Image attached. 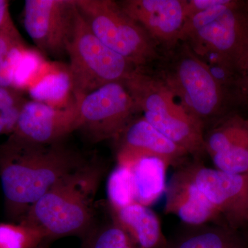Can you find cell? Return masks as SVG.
<instances>
[{
  "instance_id": "cell-1",
  "label": "cell",
  "mask_w": 248,
  "mask_h": 248,
  "mask_svg": "<svg viewBox=\"0 0 248 248\" xmlns=\"http://www.w3.org/2000/svg\"><path fill=\"white\" fill-rule=\"evenodd\" d=\"M87 163L62 142L36 144L9 138L0 145V180L8 215L19 223L42 196Z\"/></svg>"
},
{
  "instance_id": "cell-2",
  "label": "cell",
  "mask_w": 248,
  "mask_h": 248,
  "mask_svg": "<svg viewBox=\"0 0 248 248\" xmlns=\"http://www.w3.org/2000/svg\"><path fill=\"white\" fill-rule=\"evenodd\" d=\"M180 42L208 66L218 67L236 79L248 61V1L221 0L187 17Z\"/></svg>"
},
{
  "instance_id": "cell-3",
  "label": "cell",
  "mask_w": 248,
  "mask_h": 248,
  "mask_svg": "<svg viewBox=\"0 0 248 248\" xmlns=\"http://www.w3.org/2000/svg\"><path fill=\"white\" fill-rule=\"evenodd\" d=\"M103 173L102 166L88 162L42 196L19 223L37 228L45 239L86 235Z\"/></svg>"
},
{
  "instance_id": "cell-4",
  "label": "cell",
  "mask_w": 248,
  "mask_h": 248,
  "mask_svg": "<svg viewBox=\"0 0 248 248\" xmlns=\"http://www.w3.org/2000/svg\"><path fill=\"white\" fill-rule=\"evenodd\" d=\"M159 61L161 64L156 76L203 126L205 122L225 117L228 109L234 107L228 90L186 44L179 42L165 52Z\"/></svg>"
},
{
  "instance_id": "cell-5",
  "label": "cell",
  "mask_w": 248,
  "mask_h": 248,
  "mask_svg": "<svg viewBox=\"0 0 248 248\" xmlns=\"http://www.w3.org/2000/svg\"><path fill=\"white\" fill-rule=\"evenodd\" d=\"M124 84L139 112L160 133L187 152H205L203 124L191 115L156 75L136 68Z\"/></svg>"
},
{
  "instance_id": "cell-6",
  "label": "cell",
  "mask_w": 248,
  "mask_h": 248,
  "mask_svg": "<svg viewBox=\"0 0 248 248\" xmlns=\"http://www.w3.org/2000/svg\"><path fill=\"white\" fill-rule=\"evenodd\" d=\"M78 9V8H77ZM73 99L112 82H124L137 68L94 35L78 10L76 29L67 49Z\"/></svg>"
},
{
  "instance_id": "cell-7",
  "label": "cell",
  "mask_w": 248,
  "mask_h": 248,
  "mask_svg": "<svg viewBox=\"0 0 248 248\" xmlns=\"http://www.w3.org/2000/svg\"><path fill=\"white\" fill-rule=\"evenodd\" d=\"M79 14L104 45L138 68L159 61V47L113 0H76Z\"/></svg>"
},
{
  "instance_id": "cell-8",
  "label": "cell",
  "mask_w": 248,
  "mask_h": 248,
  "mask_svg": "<svg viewBox=\"0 0 248 248\" xmlns=\"http://www.w3.org/2000/svg\"><path fill=\"white\" fill-rule=\"evenodd\" d=\"M79 129L93 142L118 140L139 112L124 82H112L76 101Z\"/></svg>"
},
{
  "instance_id": "cell-9",
  "label": "cell",
  "mask_w": 248,
  "mask_h": 248,
  "mask_svg": "<svg viewBox=\"0 0 248 248\" xmlns=\"http://www.w3.org/2000/svg\"><path fill=\"white\" fill-rule=\"evenodd\" d=\"M78 16L76 0H27L24 27L41 53L53 58L67 56Z\"/></svg>"
},
{
  "instance_id": "cell-10",
  "label": "cell",
  "mask_w": 248,
  "mask_h": 248,
  "mask_svg": "<svg viewBox=\"0 0 248 248\" xmlns=\"http://www.w3.org/2000/svg\"><path fill=\"white\" fill-rule=\"evenodd\" d=\"M229 228L248 223V174H232L203 166L186 169Z\"/></svg>"
},
{
  "instance_id": "cell-11",
  "label": "cell",
  "mask_w": 248,
  "mask_h": 248,
  "mask_svg": "<svg viewBox=\"0 0 248 248\" xmlns=\"http://www.w3.org/2000/svg\"><path fill=\"white\" fill-rule=\"evenodd\" d=\"M78 129L79 108L76 100L59 108L32 99L24 104L9 138L36 144H53Z\"/></svg>"
},
{
  "instance_id": "cell-12",
  "label": "cell",
  "mask_w": 248,
  "mask_h": 248,
  "mask_svg": "<svg viewBox=\"0 0 248 248\" xmlns=\"http://www.w3.org/2000/svg\"><path fill=\"white\" fill-rule=\"evenodd\" d=\"M118 3L164 53L180 42L186 20V0H123Z\"/></svg>"
},
{
  "instance_id": "cell-13",
  "label": "cell",
  "mask_w": 248,
  "mask_h": 248,
  "mask_svg": "<svg viewBox=\"0 0 248 248\" xmlns=\"http://www.w3.org/2000/svg\"><path fill=\"white\" fill-rule=\"evenodd\" d=\"M223 119L205 137V151L215 169L248 174V120L236 114Z\"/></svg>"
},
{
  "instance_id": "cell-14",
  "label": "cell",
  "mask_w": 248,
  "mask_h": 248,
  "mask_svg": "<svg viewBox=\"0 0 248 248\" xmlns=\"http://www.w3.org/2000/svg\"><path fill=\"white\" fill-rule=\"evenodd\" d=\"M118 140L117 163L130 169L142 158L158 157L171 165L187 155L143 117L133 120Z\"/></svg>"
},
{
  "instance_id": "cell-15",
  "label": "cell",
  "mask_w": 248,
  "mask_h": 248,
  "mask_svg": "<svg viewBox=\"0 0 248 248\" xmlns=\"http://www.w3.org/2000/svg\"><path fill=\"white\" fill-rule=\"evenodd\" d=\"M165 213L191 226H203L222 217L192 180L186 170L176 173L166 187Z\"/></svg>"
},
{
  "instance_id": "cell-16",
  "label": "cell",
  "mask_w": 248,
  "mask_h": 248,
  "mask_svg": "<svg viewBox=\"0 0 248 248\" xmlns=\"http://www.w3.org/2000/svg\"><path fill=\"white\" fill-rule=\"evenodd\" d=\"M110 216L122 228L133 248H165L166 239L159 217L141 204L133 203L120 209L110 208Z\"/></svg>"
},
{
  "instance_id": "cell-17",
  "label": "cell",
  "mask_w": 248,
  "mask_h": 248,
  "mask_svg": "<svg viewBox=\"0 0 248 248\" xmlns=\"http://www.w3.org/2000/svg\"><path fill=\"white\" fill-rule=\"evenodd\" d=\"M170 165L158 157H144L132 168L135 202L149 207L166 192Z\"/></svg>"
},
{
  "instance_id": "cell-18",
  "label": "cell",
  "mask_w": 248,
  "mask_h": 248,
  "mask_svg": "<svg viewBox=\"0 0 248 248\" xmlns=\"http://www.w3.org/2000/svg\"><path fill=\"white\" fill-rule=\"evenodd\" d=\"M32 100L45 103L55 107H64L71 93V79L68 67H47L46 64L28 87Z\"/></svg>"
},
{
  "instance_id": "cell-19",
  "label": "cell",
  "mask_w": 248,
  "mask_h": 248,
  "mask_svg": "<svg viewBox=\"0 0 248 248\" xmlns=\"http://www.w3.org/2000/svg\"><path fill=\"white\" fill-rule=\"evenodd\" d=\"M198 227L199 231L183 238L174 248H246L231 228Z\"/></svg>"
},
{
  "instance_id": "cell-20",
  "label": "cell",
  "mask_w": 248,
  "mask_h": 248,
  "mask_svg": "<svg viewBox=\"0 0 248 248\" xmlns=\"http://www.w3.org/2000/svg\"><path fill=\"white\" fill-rule=\"evenodd\" d=\"M27 48L15 25L0 30V86L12 87L15 69Z\"/></svg>"
},
{
  "instance_id": "cell-21",
  "label": "cell",
  "mask_w": 248,
  "mask_h": 248,
  "mask_svg": "<svg viewBox=\"0 0 248 248\" xmlns=\"http://www.w3.org/2000/svg\"><path fill=\"white\" fill-rule=\"evenodd\" d=\"M107 193L110 208L120 209L135 203L131 169L118 165L109 176Z\"/></svg>"
},
{
  "instance_id": "cell-22",
  "label": "cell",
  "mask_w": 248,
  "mask_h": 248,
  "mask_svg": "<svg viewBox=\"0 0 248 248\" xmlns=\"http://www.w3.org/2000/svg\"><path fill=\"white\" fill-rule=\"evenodd\" d=\"M45 240L37 228L18 223H0V248H37Z\"/></svg>"
},
{
  "instance_id": "cell-23",
  "label": "cell",
  "mask_w": 248,
  "mask_h": 248,
  "mask_svg": "<svg viewBox=\"0 0 248 248\" xmlns=\"http://www.w3.org/2000/svg\"><path fill=\"white\" fill-rule=\"evenodd\" d=\"M83 248H133L130 239L113 218L107 224L91 230Z\"/></svg>"
},
{
  "instance_id": "cell-24",
  "label": "cell",
  "mask_w": 248,
  "mask_h": 248,
  "mask_svg": "<svg viewBox=\"0 0 248 248\" xmlns=\"http://www.w3.org/2000/svg\"><path fill=\"white\" fill-rule=\"evenodd\" d=\"M45 65L39 53L27 48L15 69L12 88L19 91L27 89Z\"/></svg>"
},
{
  "instance_id": "cell-25",
  "label": "cell",
  "mask_w": 248,
  "mask_h": 248,
  "mask_svg": "<svg viewBox=\"0 0 248 248\" xmlns=\"http://www.w3.org/2000/svg\"><path fill=\"white\" fill-rule=\"evenodd\" d=\"M21 91L12 87L0 86V114L7 122L12 133L22 107L28 101L23 97Z\"/></svg>"
},
{
  "instance_id": "cell-26",
  "label": "cell",
  "mask_w": 248,
  "mask_h": 248,
  "mask_svg": "<svg viewBox=\"0 0 248 248\" xmlns=\"http://www.w3.org/2000/svg\"><path fill=\"white\" fill-rule=\"evenodd\" d=\"M232 95L234 107H248V61L236 77Z\"/></svg>"
},
{
  "instance_id": "cell-27",
  "label": "cell",
  "mask_w": 248,
  "mask_h": 248,
  "mask_svg": "<svg viewBox=\"0 0 248 248\" xmlns=\"http://www.w3.org/2000/svg\"><path fill=\"white\" fill-rule=\"evenodd\" d=\"M14 25L10 15L9 1L0 0V30Z\"/></svg>"
},
{
  "instance_id": "cell-28",
  "label": "cell",
  "mask_w": 248,
  "mask_h": 248,
  "mask_svg": "<svg viewBox=\"0 0 248 248\" xmlns=\"http://www.w3.org/2000/svg\"><path fill=\"white\" fill-rule=\"evenodd\" d=\"M11 133H12V130L10 128L9 125H8L4 117L0 114V135H4V134L11 135Z\"/></svg>"
}]
</instances>
